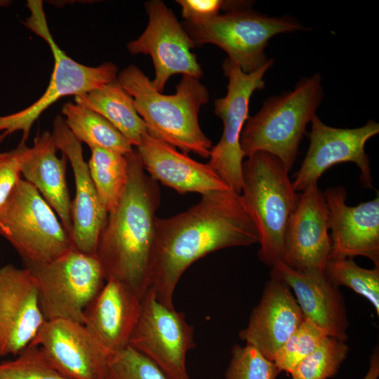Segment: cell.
<instances>
[{
  "mask_svg": "<svg viewBox=\"0 0 379 379\" xmlns=\"http://www.w3.org/2000/svg\"><path fill=\"white\" fill-rule=\"evenodd\" d=\"M128 179L116 207L108 213L95 255L105 280L121 281L142 300L149 272L161 194L158 183L143 168L135 149L126 154Z\"/></svg>",
  "mask_w": 379,
  "mask_h": 379,
  "instance_id": "7a4b0ae2",
  "label": "cell"
},
{
  "mask_svg": "<svg viewBox=\"0 0 379 379\" xmlns=\"http://www.w3.org/2000/svg\"><path fill=\"white\" fill-rule=\"evenodd\" d=\"M379 377V352L375 348L370 358L369 368L363 379H378Z\"/></svg>",
  "mask_w": 379,
  "mask_h": 379,
  "instance_id": "e575fe53",
  "label": "cell"
},
{
  "mask_svg": "<svg viewBox=\"0 0 379 379\" xmlns=\"http://www.w3.org/2000/svg\"><path fill=\"white\" fill-rule=\"evenodd\" d=\"M0 236L12 245L26 267L50 262L74 249L53 208L22 178L0 206Z\"/></svg>",
  "mask_w": 379,
  "mask_h": 379,
  "instance_id": "52a82bcc",
  "label": "cell"
},
{
  "mask_svg": "<svg viewBox=\"0 0 379 379\" xmlns=\"http://www.w3.org/2000/svg\"><path fill=\"white\" fill-rule=\"evenodd\" d=\"M324 98L321 77L302 78L294 89L267 98L258 113L248 117L240 136L244 157L258 152L275 157L289 172L296 160L307 125Z\"/></svg>",
  "mask_w": 379,
  "mask_h": 379,
  "instance_id": "277c9868",
  "label": "cell"
},
{
  "mask_svg": "<svg viewBox=\"0 0 379 379\" xmlns=\"http://www.w3.org/2000/svg\"><path fill=\"white\" fill-rule=\"evenodd\" d=\"M89 173L107 213L117 205L128 179L126 154L100 148L91 149Z\"/></svg>",
  "mask_w": 379,
  "mask_h": 379,
  "instance_id": "484cf974",
  "label": "cell"
},
{
  "mask_svg": "<svg viewBox=\"0 0 379 379\" xmlns=\"http://www.w3.org/2000/svg\"><path fill=\"white\" fill-rule=\"evenodd\" d=\"M256 243L258 232L241 194L227 190L202 194L187 210L157 218L149 288L158 301L174 308L175 288L193 262L222 248Z\"/></svg>",
  "mask_w": 379,
  "mask_h": 379,
  "instance_id": "6da1fadb",
  "label": "cell"
},
{
  "mask_svg": "<svg viewBox=\"0 0 379 379\" xmlns=\"http://www.w3.org/2000/svg\"><path fill=\"white\" fill-rule=\"evenodd\" d=\"M27 7L30 15L23 24L47 43L54 58V68L46 90L36 102L15 113L0 116V142L21 131L20 142L26 143L34 123L57 100L88 93L116 80L118 76V67L112 62L92 67L69 57L56 44L49 30L43 2L29 0Z\"/></svg>",
  "mask_w": 379,
  "mask_h": 379,
  "instance_id": "8992f818",
  "label": "cell"
},
{
  "mask_svg": "<svg viewBox=\"0 0 379 379\" xmlns=\"http://www.w3.org/2000/svg\"><path fill=\"white\" fill-rule=\"evenodd\" d=\"M27 267L36 279L46 321L67 319L82 323L84 312L106 281L96 255L75 249L50 262Z\"/></svg>",
  "mask_w": 379,
  "mask_h": 379,
  "instance_id": "9c48e42d",
  "label": "cell"
},
{
  "mask_svg": "<svg viewBox=\"0 0 379 379\" xmlns=\"http://www.w3.org/2000/svg\"><path fill=\"white\" fill-rule=\"evenodd\" d=\"M274 59L267 61L256 71L246 74L226 58L222 64L225 76L228 79L225 97L214 102L215 114L223 124L219 142L212 147L208 164L228 187L239 193L242 187V164L244 157L240 147V136L248 119L249 101L253 92L265 88L263 80L267 71L273 65Z\"/></svg>",
  "mask_w": 379,
  "mask_h": 379,
  "instance_id": "30bf717a",
  "label": "cell"
},
{
  "mask_svg": "<svg viewBox=\"0 0 379 379\" xmlns=\"http://www.w3.org/2000/svg\"><path fill=\"white\" fill-rule=\"evenodd\" d=\"M0 379H68L47 361L41 350L29 345L14 359L0 364Z\"/></svg>",
  "mask_w": 379,
  "mask_h": 379,
  "instance_id": "f546056e",
  "label": "cell"
},
{
  "mask_svg": "<svg viewBox=\"0 0 379 379\" xmlns=\"http://www.w3.org/2000/svg\"><path fill=\"white\" fill-rule=\"evenodd\" d=\"M310 145L300 169L292 182L295 192H303L317 185L323 173L340 163H354L360 170V182L365 188H373L366 142L379 133V124L369 120L361 127L340 128L325 124L315 114L311 121Z\"/></svg>",
  "mask_w": 379,
  "mask_h": 379,
  "instance_id": "7c38bea8",
  "label": "cell"
},
{
  "mask_svg": "<svg viewBox=\"0 0 379 379\" xmlns=\"http://www.w3.org/2000/svg\"><path fill=\"white\" fill-rule=\"evenodd\" d=\"M329 213L331 249L328 259L364 256L379 267L378 195L357 206L346 204L343 186L323 192Z\"/></svg>",
  "mask_w": 379,
  "mask_h": 379,
  "instance_id": "ac0fdd59",
  "label": "cell"
},
{
  "mask_svg": "<svg viewBox=\"0 0 379 379\" xmlns=\"http://www.w3.org/2000/svg\"><path fill=\"white\" fill-rule=\"evenodd\" d=\"M28 148L26 143L20 142L13 149L0 152V206L22 178L21 162Z\"/></svg>",
  "mask_w": 379,
  "mask_h": 379,
  "instance_id": "d6a6232c",
  "label": "cell"
},
{
  "mask_svg": "<svg viewBox=\"0 0 379 379\" xmlns=\"http://www.w3.org/2000/svg\"><path fill=\"white\" fill-rule=\"evenodd\" d=\"M327 336L323 330L305 318L277 352L273 362L281 372L291 374L296 366L312 354Z\"/></svg>",
  "mask_w": 379,
  "mask_h": 379,
  "instance_id": "f1b7e54d",
  "label": "cell"
},
{
  "mask_svg": "<svg viewBox=\"0 0 379 379\" xmlns=\"http://www.w3.org/2000/svg\"><path fill=\"white\" fill-rule=\"evenodd\" d=\"M61 112L73 135L90 149L100 147L122 154L133 149L129 140L99 114L71 102L62 106Z\"/></svg>",
  "mask_w": 379,
  "mask_h": 379,
  "instance_id": "d4e9b609",
  "label": "cell"
},
{
  "mask_svg": "<svg viewBox=\"0 0 379 379\" xmlns=\"http://www.w3.org/2000/svg\"><path fill=\"white\" fill-rule=\"evenodd\" d=\"M324 274L336 286L349 287L366 298L379 315V267L365 269L352 258L328 259Z\"/></svg>",
  "mask_w": 379,
  "mask_h": 379,
  "instance_id": "4316f807",
  "label": "cell"
},
{
  "mask_svg": "<svg viewBox=\"0 0 379 379\" xmlns=\"http://www.w3.org/2000/svg\"><path fill=\"white\" fill-rule=\"evenodd\" d=\"M36 279L29 268L0 267V354L18 355L45 322Z\"/></svg>",
  "mask_w": 379,
  "mask_h": 379,
  "instance_id": "2e32d148",
  "label": "cell"
},
{
  "mask_svg": "<svg viewBox=\"0 0 379 379\" xmlns=\"http://www.w3.org/2000/svg\"><path fill=\"white\" fill-rule=\"evenodd\" d=\"M11 3V1L7 0H0V7L7 6Z\"/></svg>",
  "mask_w": 379,
  "mask_h": 379,
  "instance_id": "d590c367",
  "label": "cell"
},
{
  "mask_svg": "<svg viewBox=\"0 0 379 379\" xmlns=\"http://www.w3.org/2000/svg\"><path fill=\"white\" fill-rule=\"evenodd\" d=\"M106 379H169L152 361L130 346L110 358Z\"/></svg>",
  "mask_w": 379,
  "mask_h": 379,
  "instance_id": "1f68e13d",
  "label": "cell"
},
{
  "mask_svg": "<svg viewBox=\"0 0 379 379\" xmlns=\"http://www.w3.org/2000/svg\"><path fill=\"white\" fill-rule=\"evenodd\" d=\"M272 268L293 291L305 319L328 336L343 341L347 339L349 323L343 296L324 273H301L282 261L277 262Z\"/></svg>",
  "mask_w": 379,
  "mask_h": 379,
  "instance_id": "7402d4cb",
  "label": "cell"
},
{
  "mask_svg": "<svg viewBox=\"0 0 379 379\" xmlns=\"http://www.w3.org/2000/svg\"><path fill=\"white\" fill-rule=\"evenodd\" d=\"M305 317L289 286L272 268L262 298L239 338L273 361Z\"/></svg>",
  "mask_w": 379,
  "mask_h": 379,
  "instance_id": "d6986e66",
  "label": "cell"
},
{
  "mask_svg": "<svg viewBox=\"0 0 379 379\" xmlns=\"http://www.w3.org/2000/svg\"><path fill=\"white\" fill-rule=\"evenodd\" d=\"M145 6L149 17L147 26L138 39L127 44V49L133 55L152 57L155 70L152 86L162 93L174 74L200 79L203 72L192 51L196 45L173 11L160 0L149 1Z\"/></svg>",
  "mask_w": 379,
  "mask_h": 379,
  "instance_id": "4fadbf2b",
  "label": "cell"
},
{
  "mask_svg": "<svg viewBox=\"0 0 379 379\" xmlns=\"http://www.w3.org/2000/svg\"><path fill=\"white\" fill-rule=\"evenodd\" d=\"M117 80L132 97L149 131L182 152L209 158L212 142L201 129L198 119L209 94L199 79L182 75L173 95L157 91L149 77L134 65L118 73Z\"/></svg>",
  "mask_w": 379,
  "mask_h": 379,
  "instance_id": "3957f363",
  "label": "cell"
},
{
  "mask_svg": "<svg viewBox=\"0 0 379 379\" xmlns=\"http://www.w3.org/2000/svg\"><path fill=\"white\" fill-rule=\"evenodd\" d=\"M142 299L128 285L107 280L84 312L82 324L112 353L129 345L138 321Z\"/></svg>",
  "mask_w": 379,
  "mask_h": 379,
  "instance_id": "44dd1931",
  "label": "cell"
},
{
  "mask_svg": "<svg viewBox=\"0 0 379 379\" xmlns=\"http://www.w3.org/2000/svg\"><path fill=\"white\" fill-rule=\"evenodd\" d=\"M1 357V354H0V357Z\"/></svg>",
  "mask_w": 379,
  "mask_h": 379,
  "instance_id": "8d00e7d4",
  "label": "cell"
},
{
  "mask_svg": "<svg viewBox=\"0 0 379 379\" xmlns=\"http://www.w3.org/2000/svg\"><path fill=\"white\" fill-rule=\"evenodd\" d=\"M128 346L146 356L169 379H190L186 356L195 347L194 328L183 312L157 300L149 288Z\"/></svg>",
  "mask_w": 379,
  "mask_h": 379,
  "instance_id": "8fae6325",
  "label": "cell"
},
{
  "mask_svg": "<svg viewBox=\"0 0 379 379\" xmlns=\"http://www.w3.org/2000/svg\"><path fill=\"white\" fill-rule=\"evenodd\" d=\"M57 150L51 133L42 132L24 155L20 173L56 212L70 237L72 201L66 180L68 159L64 154L58 158Z\"/></svg>",
  "mask_w": 379,
  "mask_h": 379,
  "instance_id": "603a6c76",
  "label": "cell"
},
{
  "mask_svg": "<svg viewBox=\"0 0 379 379\" xmlns=\"http://www.w3.org/2000/svg\"><path fill=\"white\" fill-rule=\"evenodd\" d=\"M280 371L256 348L235 345L225 373V379H276Z\"/></svg>",
  "mask_w": 379,
  "mask_h": 379,
  "instance_id": "4dcf8cb0",
  "label": "cell"
},
{
  "mask_svg": "<svg viewBox=\"0 0 379 379\" xmlns=\"http://www.w3.org/2000/svg\"><path fill=\"white\" fill-rule=\"evenodd\" d=\"M182 26L196 46L211 44L220 47L246 74L267 61L265 49L271 38L306 29L291 17H270L250 8L228 11L200 22H185Z\"/></svg>",
  "mask_w": 379,
  "mask_h": 379,
  "instance_id": "ba28073f",
  "label": "cell"
},
{
  "mask_svg": "<svg viewBox=\"0 0 379 379\" xmlns=\"http://www.w3.org/2000/svg\"><path fill=\"white\" fill-rule=\"evenodd\" d=\"M135 148L148 175L180 194L230 190L208 164L178 151L148 128Z\"/></svg>",
  "mask_w": 379,
  "mask_h": 379,
  "instance_id": "ffe728a7",
  "label": "cell"
},
{
  "mask_svg": "<svg viewBox=\"0 0 379 379\" xmlns=\"http://www.w3.org/2000/svg\"><path fill=\"white\" fill-rule=\"evenodd\" d=\"M68 379H106L112 353L82 323L45 321L30 343Z\"/></svg>",
  "mask_w": 379,
  "mask_h": 379,
  "instance_id": "5bb4252c",
  "label": "cell"
},
{
  "mask_svg": "<svg viewBox=\"0 0 379 379\" xmlns=\"http://www.w3.org/2000/svg\"><path fill=\"white\" fill-rule=\"evenodd\" d=\"M329 213L323 192L317 185L299 194L284 235L282 262L301 273H324L331 239Z\"/></svg>",
  "mask_w": 379,
  "mask_h": 379,
  "instance_id": "9a60e30c",
  "label": "cell"
},
{
  "mask_svg": "<svg viewBox=\"0 0 379 379\" xmlns=\"http://www.w3.org/2000/svg\"><path fill=\"white\" fill-rule=\"evenodd\" d=\"M181 6L182 16L185 22H200L210 20L218 15L221 9L231 11L234 1L222 0H178Z\"/></svg>",
  "mask_w": 379,
  "mask_h": 379,
  "instance_id": "836d02e7",
  "label": "cell"
},
{
  "mask_svg": "<svg viewBox=\"0 0 379 379\" xmlns=\"http://www.w3.org/2000/svg\"><path fill=\"white\" fill-rule=\"evenodd\" d=\"M243 161L241 195L258 234L260 260L273 267L282 261L284 235L299 194L281 162L258 152Z\"/></svg>",
  "mask_w": 379,
  "mask_h": 379,
  "instance_id": "5b68a950",
  "label": "cell"
},
{
  "mask_svg": "<svg viewBox=\"0 0 379 379\" xmlns=\"http://www.w3.org/2000/svg\"><path fill=\"white\" fill-rule=\"evenodd\" d=\"M74 101L106 119L133 147L138 146L147 133V126L137 112L132 97L117 79L75 96Z\"/></svg>",
  "mask_w": 379,
  "mask_h": 379,
  "instance_id": "cb8c5ba5",
  "label": "cell"
},
{
  "mask_svg": "<svg viewBox=\"0 0 379 379\" xmlns=\"http://www.w3.org/2000/svg\"><path fill=\"white\" fill-rule=\"evenodd\" d=\"M349 347L345 341L327 336L291 373L292 379H327L334 376L346 359Z\"/></svg>",
  "mask_w": 379,
  "mask_h": 379,
  "instance_id": "83f0119b",
  "label": "cell"
},
{
  "mask_svg": "<svg viewBox=\"0 0 379 379\" xmlns=\"http://www.w3.org/2000/svg\"><path fill=\"white\" fill-rule=\"evenodd\" d=\"M52 136L58 149L72 166L75 197L72 201V232L74 249L95 255L99 236L106 223L108 213L104 207L91 179L88 163L83 155L81 143L67 128L62 117L53 121Z\"/></svg>",
  "mask_w": 379,
  "mask_h": 379,
  "instance_id": "e0dca14e",
  "label": "cell"
}]
</instances>
